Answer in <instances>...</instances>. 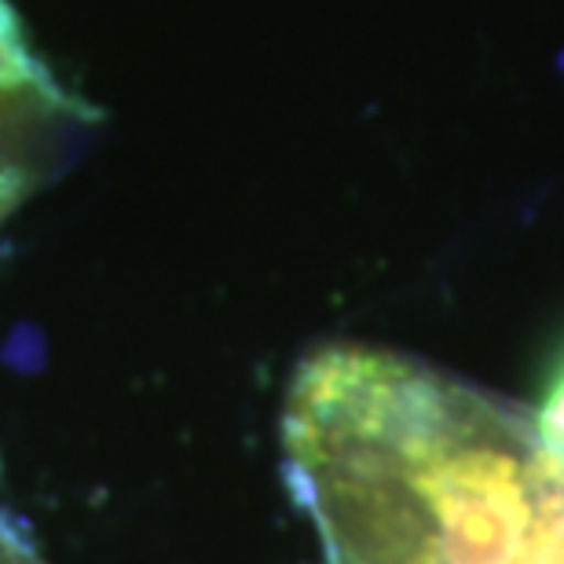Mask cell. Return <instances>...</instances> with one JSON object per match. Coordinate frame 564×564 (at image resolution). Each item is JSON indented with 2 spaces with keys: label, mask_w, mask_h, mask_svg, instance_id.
Segmentation results:
<instances>
[{
  "label": "cell",
  "mask_w": 564,
  "mask_h": 564,
  "mask_svg": "<svg viewBox=\"0 0 564 564\" xmlns=\"http://www.w3.org/2000/svg\"><path fill=\"white\" fill-rule=\"evenodd\" d=\"M286 480L323 564H539L564 458L419 359L330 345L293 375Z\"/></svg>",
  "instance_id": "cell-1"
},
{
  "label": "cell",
  "mask_w": 564,
  "mask_h": 564,
  "mask_svg": "<svg viewBox=\"0 0 564 564\" xmlns=\"http://www.w3.org/2000/svg\"><path fill=\"white\" fill-rule=\"evenodd\" d=\"M59 107L52 77L30 55L26 41L0 0V220L30 184L26 147Z\"/></svg>",
  "instance_id": "cell-2"
},
{
  "label": "cell",
  "mask_w": 564,
  "mask_h": 564,
  "mask_svg": "<svg viewBox=\"0 0 564 564\" xmlns=\"http://www.w3.org/2000/svg\"><path fill=\"white\" fill-rule=\"evenodd\" d=\"M535 436L543 440L546 451L564 458V356L557 359L554 375L546 381L543 403L535 411Z\"/></svg>",
  "instance_id": "cell-3"
},
{
  "label": "cell",
  "mask_w": 564,
  "mask_h": 564,
  "mask_svg": "<svg viewBox=\"0 0 564 564\" xmlns=\"http://www.w3.org/2000/svg\"><path fill=\"white\" fill-rule=\"evenodd\" d=\"M0 564H44L37 554H33V546L26 539L11 528L4 513H0Z\"/></svg>",
  "instance_id": "cell-4"
}]
</instances>
